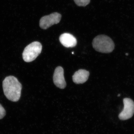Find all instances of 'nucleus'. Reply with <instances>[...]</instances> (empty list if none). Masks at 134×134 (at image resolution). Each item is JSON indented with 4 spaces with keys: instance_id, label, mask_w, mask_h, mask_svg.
<instances>
[{
    "instance_id": "nucleus-3",
    "label": "nucleus",
    "mask_w": 134,
    "mask_h": 134,
    "mask_svg": "<svg viewBox=\"0 0 134 134\" xmlns=\"http://www.w3.org/2000/svg\"><path fill=\"white\" fill-rule=\"evenodd\" d=\"M42 46L38 41H34L28 45L23 53V58L26 62H30L36 59L41 53Z\"/></svg>"
},
{
    "instance_id": "nucleus-6",
    "label": "nucleus",
    "mask_w": 134,
    "mask_h": 134,
    "mask_svg": "<svg viewBox=\"0 0 134 134\" xmlns=\"http://www.w3.org/2000/svg\"><path fill=\"white\" fill-rule=\"evenodd\" d=\"M53 81L55 86L61 89L65 88L66 86L64 76V70L62 67H57L54 70Z\"/></svg>"
},
{
    "instance_id": "nucleus-5",
    "label": "nucleus",
    "mask_w": 134,
    "mask_h": 134,
    "mask_svg": "<svg viewBox=\"0 0 134 134\" xmlns=\"http://www.w3.org/2000/svg\"><path fill=\"white\" fill-rule=\"evenodd\" d=\"M124 109L119 115L120 119L125 120L130 119L134 114V102L130 98H126L123 99Z\"/></svg>"
},
{
    "instance_id": "nucleus-12",
    "label": "nucleus",
    "mask_w": 134,
    "mask_h": 134,
    "mask_svg": "<svg viewBox=\"0 0 134 134\" xmlns=\"http://www.w3.org/2000/svg\"><path fill=\"white\" fill-rule=\"evenodd\" d=\"M120 94H119L117 96H118V97H120Z\"/></svg>"
},
{
    "instance_id": "nucleus-13",
    "label": "nucleus",
    "mask_w": 134,
    "mask_h": 134,
    "mask_svg": "<svg viewBox=\"0 0 134 134\" xmlns=\"http://www.w3.org/2000/svg\"><path fill=\"white\" fill-rule=\"evenodd\" d=\"M74 52H72V54H74Z\"/></svg>"
},
{
    "instance_id": "nucleus-4",
    "label": "nucleus",
    "mask_w": 134,
    "mask_h": 134,
    "mask_svg": "<svg viewBox=\"0 0 134 134\" xmlns=\"http://www.w3.org/2000/svg\"><path fill=\"white\" fill-rule=\"evenodd\" d=\"M59 13L54 12L41 18L40 21V26L41 29L46 30L53 25L59 23L61 19Z\"/></svg>"
},
{
    "instance_id": "nucleus-11",
    "label": "nucleus",
    "mask_w": 134,
    "mask_h": 134,
    "mask_svg": "<svg viewBox=\"0 0 134 134\" xmlns=\"http://www.w3.org/2000/svg\"><path fill=\"white\" fill-rule=\"evenodd\" d=\"M126 55H129V54H128V53H126Z\"/></svg>"
},
{
    "instance_id": "nucleus-2",
    "label": "nucleus",
    "mask_w": 134,
    "mask_h": 134,
    "mask_svg": "<svg viewBox=\"0 0 134 134\" xmlns=\"http://www.w3.org/2000/svg\"><path fill=\"white\" fill-rule=\"evenodd\" d=\"M92 46L96 51L104 53L112 52L115 47L112 40L104 35H99L93 39Z\"/></svg>"
},
{
    "instance_id": "nucleus-1",
    "label": "nucleus",
    "mask_w": 134,
    "mask_h": 134,
    "mask_svg": "<svg viewBox=\"0 0 134 134\" xmlns=\"http://www.w3.org/2000/svg\"><path fill=\"white\" fill-rule=\"evenodd\" d=\"M22 86L16 77L10 76L5 77L3 82L4 94L9 100L17 102L21 97Z\"/></svg>"
},
{
    "instance_id": "nucleus-9",
    "label": "nucleus",
    "mask_w": 134,
    "mask_h": 134,
    "mask_svg": "<svg viewBox=\"0 0 134 134\" xmlns=\"http://www.w3.org/2000/svg\"><path fill=\"white\" fill-rule=\"evenodd\" d=\"M75 2L79 7H85L89 4L90 0H74Z\"/></svg>"
},
{
    "instance_id": "nucleus-10",
    "label": "nucleus",
    "mask_w": 134,
    "mask_h": 134,
    "mask_svg": "<svg viewBox=\"0 0 134 134\" xmlns=\"http://www.w3.org/2000/svg\"><path fill=\"white\" fill-rule=\"evenodd\" d=\"M6 115V111L3 107L0 104V119H3Z\"/></svg>"
},
{
    "instance_id": "nucleus-8",
    "label": "nucleus",
    "mask_w": 134,
    "mask_h": 134,
    "mask_svg": "<svg viewBox=\"0 0 134 134\" xmlns=\"http://www.w3.org/2000/svg\"><path fill=\"white\" fill-rule=\"evenodd\" d=\"M90 76V72L85 70L79 69L75 72L72 76L73 82L79 84L83 83L88 80Z\"/></svg>"
},
{
    "instance_id": "nucleus-7",
    "label": "nucleus",
    "mask_w": 134,
    "mask_h": 134,
    "mask_svg": "<svg viewBox=\"0 0 134 134\" xmlns=\"http://www.w3.org/2000/svg\"><path fill=\"white\" fill-rule=\"evenodd\" d=\"M59 40L62 44L67 48L75 47L77 43L76 38L69 33L63 34L60 36Z\"/></svg>"
}]
</instances>
